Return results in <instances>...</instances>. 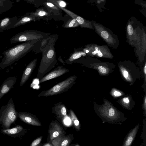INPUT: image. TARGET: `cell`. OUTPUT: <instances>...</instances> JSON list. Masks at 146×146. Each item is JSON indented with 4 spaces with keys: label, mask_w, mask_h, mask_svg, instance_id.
<instances>
[{
    "label": "cell",
    "mask_w": 146,
    "mask_h": 146,
    "mask_svg": "<svg viewBox=\"0 0 146 146\" xmlns=\"http://www.w3.org/2000/svg\"><path fill=\"white\" fill-rule=\"evenodd\" d=\"M37 59L35 58L31 61L25 68L22 75L20 86H23L29 79L36 66Z\"/></svg>",
    "instance_id": "9c48e42d"
},
{
    "label": "cell",
    "mask_w": 146,
    "mask_h": 146,
    "mask_svg": "<svg viewBox=\"0 0 146 146\" xmlns=\"http://www.w3.org/2000/svg\"><path fill=\"white\" fill-rule=\"evenodd\" d=\"M74 146H80L79 145L77 144H76Z\"/></svg>",
    "instance_id": "8d00e7d4"
},
{
    "label": "cell",
    "mask_w": 146,
    "mask_h": 146,
    "mask_svg": "<svg viewBox=\"0 0 146 146\" xmlns=\"http://www.w3.org/2000/svg\"><path fill=\"white\" fill-rule=\"evenodd\" d=\"M13 2L8 0H0V14L10 9Z\"/></svg>",
    "instance_id": "ffe728a7"
},
{
    "label": "cell",
    "mask_w": 146,
    "mask_h": 146,
    "mask_svg": "<svg viewBox=\"0 0 146 146\" xmlns=\"http://www.w3.org/2000/svg\"><path fill=\"white\" fill-rule=\"evenodd\" d=\"M42 138V137H40L35 140L32 143L30 146H36L40 143Z\"/></svg>",
    "instance_id": "83f0119b"
},
{
    "label": "cell",
    "mask_w": 146,
    "mask_h": 146,
    "mask_svg": "<svg viewBox=\"0 0 146 146\" xmlns=\"http://www.w3.org/2000/svg\"><path fill=\"white\" fill-rule=\"evenodd\" d=\"M58 38V35H54L49 44L40 52L42 53V56L37 76L38 79H41L46 73L54 66L57 63L54 45Z\"/></svg>",
    "instance_id": "7a4b0ae2"
},
{
    "label": "cell",
    "mask_w": 146,
    "mask_h": 146,
    "mask_svg": "<svg viewBox=\"0 0 146 146\" xmlns=\"http://www.w3.org/2000/svg\"><path fill=\"white\" fill-rule=\"evenodd\" d=\"M18 18L17 17H7L0 21V33L13 28Z\"/></svg>",
    "instance_id": "8fae6325"
},
{
    "label": "cell",
    "mask_w": 146,
    "mask_h": 146,
    "mask_svg": "<svg viewBox=\"0 0 146 146\" xmlns=\"http://www.w3.org/2000/svg\"><path fill=\"white\" fill-rule=\"evenodd\" d=\"M98 69L103 74L106 73V69L104 67L102 66H99L98 67Z\"/></svg>",
    "instance_id": "f1b7e54d"
},
{
    "label": "cell",
    "mask_w": 146,
    "mask_h": 146,
    "mask_svg": "<svg viewBox=\"0 0 146 146\" xmlns=\"http://www.w3.org/2000/svg\"><path fill=\"white\" fill-rule=\"evenodd\" d=\"M144 71L145 74H146V64H145V66L144 68Z\"/></svg>",
    "instance_id": "836d02e7"
},
{
    "label": "cell",
    "mask_w": 146,
    "mask_h": 146,
    "mask_svg": "<svg viewBox=\"0 0 146 146\" xmlns=\"http://www.w3.org/2000/svg\"><path fill=\"white\" fill-rule=\"evenodd\" d=\"M70 142L69 138L61 135L54 139L52 144L53 146H68Z\"/></svg>",
    "instance_id": "2e32d148"
},
{
    "label": "cell",
    "mask_w": 146,
    "mask_h": 146,
    "mask_svg": "<svg viewBox=\"0 0 146 146\" xmlns=\"http://www.w3.org/2000/svg\"><path fill=\"white\" fill-rule=\"evenodd\" d=\"M50 33L33 30L25 31L18 33L10 38L11 43L33 40H40L48 36Z\"/></svg>",
    "instance_id": "5b68a950"
},
{
    "label": "cell",
    "mask_w": 146,
    "mask_h": 146,
    "mask_svg": "<svg viewBox=\"0 0 146 146\" xmlns=\"http://www.w3.org/2000/svg\"><path fill=\"white\" fill-rule=\"evenodd\" d=\"M23 127L19 125L11 129L1 130L2 132L4 134L8 135H16L21 132L23 130Z\"/></svg>",
    "instance_id": "d6986e66"
},
{
    "label": "cell",
    "mask_w": 146,
    "mask_h": 146,
    "mask_svg": "<svg viewBox=\"0 0 146 146\" xmlns=\"http://www.w3.org/2000/svg\"><path fill=\"white\" fill-rule=\"evenodd\" d=\"M51 128L49 130L50 139L53 140L61 135L62 133V129L60 126L56 122L51 123Z\"/></svg>",
    "instance_id": "9a60e30c"
},
{
    "label": "cell",
    "mask_w": 146,
    "mask_h": 146,
    "mask_svg": "<svg viewBox=\"0 0 146 146\" xmlns=\"http://www.w3.org/2000/svg\"><path fill=\"white\" fill-rule=\"evenodd\" d=\"M123 100L126 103H128L129 102V100L127 98H125L123 99Z\"/></svg>",
    "instance_id": "d6a6232c"
},
{
    "label": "cell",
    "mask_w": 146,
    "mask_h": 146,
    "mask_svg": "<svg viewBox=\"0 0 146 146\" xmlns=\"http://www.w3.org/2000/svg\"><path fill=\"white\" fill-rule=\"evenodd\" d=\"M123 75L125 78H127L128 75V72L127 71H124L123 72Z\"/></svg>",
    "instance_id": "1f68e13d"
},
{
    "label": "cell",
    "mask_w": 146,
    "mask_h": 146,
    "mask_svg": "<svg viewBox=\"0 0 146 146\" xmlns=\"http://www.w3.org/2000/svg\"><path fill=\"white\" fill-rule=\"evenodd\" d=\"M70 71L69 69L65 68L62 66H59L44 76L39 81L41 83L48 80L59 77Z\"/></svg>",
    "instance_id": "8992f818"
},
{
    "label": "cell",
    "mask_w": 146,
    "mask_h": 146,
    "mask_svg": "<svg viewBox=\"0 0 146 146\" xmlns=\"http://www.w3.org/2000/svg\"><path fill=\"white\" fill-rule=\"evenodd\" d=\"M98 34H100L101 36L109 44H111L112 41V34L108 30L103 29L100 31H98Z\"/></svg>",
    "instance_id": "44dd1931"
},
{
    "label": "cell",
    "mask_w": 146,
    "mask_h": 146,
    "mask_svg": "<svg viewBox=\"0 0 146 146\" xmlns=\"http://www.w3.org/2000/svg\"><path fill=\"white\" fill-rule=\"evenodd\" d=\"M44 146H52L50 144L47 143L46 144L44 145Z\"/></svg>",
    "instance_id": "e575fe53"
},
{
    "label": "cell",
    "mask_w": 146,
    "mask_h": 146,
    "mask_svg": "<svg viewBox=\"0 0 146 146\" xmlns=\"http://www.w3.org/2000/svg\"><path fill=\"white\" fill-rule=\"evenodd\" d=\"M77 77L73 75L58 83L50 88L40 93L38 97H48L62 93L70 89L75 83Z\"/></svg>",
    "instance_id": "277c9868"
},
{
    "label": "cell",
    "mask_w": 146,
    "mask_h": 146,
    "mask_svg": "<svg viewBox=\"0 0 146 146\" xmlns=\"http://www.w3.org/2000/svg\"><path fill=\"white\" fill-rule=\"evenodd\" d=\"M44 5L48 9H50L49 12L53 11H58L60 9L54 4L50 2H46L44 3Z\"/></svg>",
    "instance_id": "d4e9b609"
},
{
    "label": "cell",
    "mask_w": 146,
    "mask_h": 146,
    "mask_svg": "<svg viewBox=\"0 0 146 146\" xmlns=\"http://www.w3.org/2000/svg\"><path fill=\"white\" fill-rule=\"evenodd\" d=\"M18 117L25 123L31 125L40 126V123L34 115L27 112L18 113Z\"/></svg>",
    "instance_id": "ba28073f"
},
{
    "label": "cell",
    "mask_w": 146,
    "mask_h": 146,
    "mask_svg": "<svg viewBox=\"0 0 146 146\" xmlns=\"http://www.w3.org/2000/svg\"><path fill=\"white\" fill-rule=\"evenodd\" d=\"M52 112L58 117L62 119L64 118L67 115L65 106L60 102L56 104L52 108Z\"/></svg>",
    "instance_id": "4fadbf2b"
},
{
    "label": "cell",
    "mask_w": 146,
    "mask_h": 146,
    "mask_svg": "<svg viewBox=\"0 0 146 146\" xmlns=\"http://www.w3.org/2000/svg\"><path fill=\"white\" fill-rule=\"evenodd\" d=\"M86 54L82 51H76L74 52L68 59V61L71 62L73 61L78 58L82 56H84Z\"/></svg>",
    "instance_id": "603a6c76"
},
{
    "label": "cell",
    "mask_w": 146,
    "mask_h": 146,
    "mask_svg": "<svg viewBox=\"0 0 146 146\" xmlns=\"http://www.w3.org/2000/svg\"><path fill=\"white\" fill-rule=\"evenodd\" d=\"M80 25L74 19H70L66 23L64 27L69 28L71 27H75L79 26Z\"/></svg>",
    "instance_id": "cb8c5ba5"
},
{
    "label": "cell",
    "mask_w": 146,
    "mask_h": 146,
    "mask_svg": "<svg viewBox=\"0 0 146 146\" xmlns=\"http://www.w3.org/2000/svg\"><path fill=\"white\" fill-rule=\"evenodd\" d=\"M127 31L129 36H131L133 34V26L130 24H129L127 26Z\"/></svg>",
    "instance_id": "484cf974"
},
{
    "label": "cell",
    "mask_w": 146,
    "mask_h": 146,
    "mask_svg": "<svg viewBox=\"0 0 146 146\" xmlns=\"http://www.w3.org/2000/svg\"><path fill=\"white\" fill-rule=\"evenodd\" d=\"M108 115L110 117L109 118H110L111 119L112 123H114L112 119V118H113V117L115 115V111L113 108H111L110 109L109 111Z\"/></svg>",
    "instance_id": "4316f807"
},
{
    "label": "cell",
    "mask_w": 146,
    "mask_h": 146,
    "mask_svg": "<svg viewBox=\"0 0 146 146\" xmlns=\"http://www.w3.org/2000/svg\"><path fill=\"white\" fill-rule=\"evenodd\" d=\"M54 35H49L46 37L38 41L35 44L33 49V51L36 54L40 52L43 49L49 44Z\"/></svg>",
    "instance_id": "5bb4252c"
},
{
    "label": "cell",
    "mask_w": 146,
    "mask_h": 146,
    "mask_svg": "<svg viewBox=\"0 0 146 146\" xmlns=\"http://www.w3.org/2000/svg\"><path fill=\"white\" fill-rule=\"evenodd\" d=\"M60 9L63 10L73 19L76 20L81 27L92 28L90 23L78 15L71 11L64 8L57 6Z\"/></svg>",
    "instance_id": "30bf717a"
},
{
    "label": "cell",
    "mask_w": 146,
    "mask_h": 146,
    "mask_svg": "<svg viewBox=\"0 0 146 146\" xmlns=\"http://www.w3.org/2000/svg\"><path fill=\"white\" fill-rule=\"evenodd\" d=\"M37 20L34 17L31 16L29 14L28 15L23 16L21 18L18 19L13 28L17 27L20 25H25L31 21H35Z\"/></svg>",
    "instance_id": "e0dca14e"
},
{
    "label": "cell",
    "mask_w": 146,
    "mask_h": 146,
    "mask_svg": "<svg viewBox=\"0 0 146 146\" xmlns=\"http://www.w3.org/2000/svg\"><path fill=\"white\" fill-rule=\"evenodd\" d=\"M140 124H138L133 129L129 130L126 135L122 146H131L137 133Z\"/></svg>",
    "instance_id": "7c38bea8"
},
{
    "label": "cell",
    "mask_w": 146,
    "mask_h": 146,
    "mask_svg": "<svg viewBox=\"0 0 146 146\" xmlns=\"http://www.w3.org/2000/svg\"><path fill=\"white\" fill-rule=\"evenodd\" d=\"M89 52V51L88 50H85V52L87 53H88Z\"/></svg>",
    "instance_id": "d590c367"
},
{
    "label": "cell",
    "mask_w": 146,
    "mask_h": 146,
    "mask_svg": "<svg viewBox=\"0 0 146 146\" xmlns=\"http://www.w3.org/2000/svg\"><path fill=\"white\" fill-rule=\"evenodd\" d=\"M39 41L34 40L25 42L4 51L3 53L4 56L0 63V67L3 69L17 61L32 50Z\"/></svg>",
    "instance_id": "6da1fadb"
},
{
    "label": "cell",
    "mask_w": 146,
    "mask_h": 146,
    "mask_svg": "<svg viewBox=\"0 0 146 146\" xmlns=\"http://www.w3.org/2000/svg\"><path fill=\"white\" fill-rule=\"evenodd\" d=\"M50 12L43 8H40L36 10L35 12L29 13L30 15L35 17L36 19L44 18L50 15Z\"/></svg>",
    "instance_id": "ac0fdd59"
},
{
    "label": "cell",
    "mask_w": 146,
    "mask_h": 146,
    "mask_svg": "<svg viewBox=\"0 0 146 146\" xmlns=\"http://www.w3.org/2000/svg\"><path fill=\"white\" fill-rule=\"evenodd\" d=\"M17 80L15 76L9 77L5 80L0 87V100L13 88Z\"/></svg>",
    "instance_id": "52a82bcc"
},
{
    "label": "cell",
    "mask_w": 146,
    "mask_h": 146,
    "mask_svg": "<svg viewBox=\"0 0 146 146\" xmlns=\"http://www.w3.org/2000/svg\"><path fill=\"white\" fill-rule=\"evenodd\" d=\"M18 113L16 111L12 98L7 104L3 106L0 110V123L6 128L8 129L17 120Z\"/></svg>",
    "instance_id": "3957f363"
},
{
    "label": "cell",
    "mask_w": 146,
    "mask_h": 146,
    "mask_svg": "<svg viewBox=\"0 0 146 146\" xmlns=\"http://www.w3.org/2000/svg\"><path fill=\"white\" fill-rule=\"evenodd\" d=\"M96 54H97L98 56L100 57H102L103 56V54L102 52L100 50H99V49L96 52Z\"/></svg>",
    "instance_id": "f546056e"
},
{
    "label": "cell",
    "mask_w": 146,
    "mask_h": 146,
    "mask_svg": "<svg viewBox=\"0 0 146 146\" xmlns=\"http://www.w3.org/2000/svg\"><path fill=\"white\" fill-rule=\"evenodd\" d=\"M70 114L75 127L77 130H79L80 129L79 121L75 113L71 109L70 110Z\"/></svg>",
    "instance_id": "7402d4cb"
},
{
    "label": "cell",
    "mask_w": 146,
    "mask_h": 146,
    "mask_svg": "<svg viewBox=\"0 0 146 146\" xmlns=\"http://www.w3.org/2000/svg\"><path fill=\"white\" fill-rule=\"evenodd\" d=\"M114 95L116 96H121V93L118 91H115L114 92Z\"/></svg>",
    "instance_id": "4dcf8cb0"
}]
</instances>
